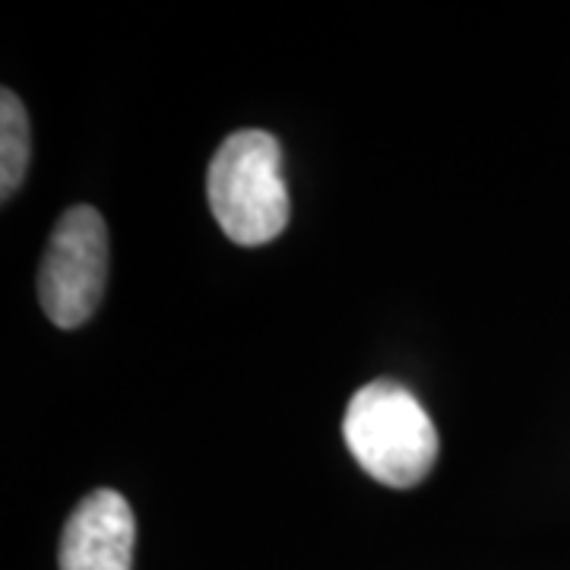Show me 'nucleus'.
Segmentation results:
<instances>
[{"instance_id":"obj_4","label":"nucleus","mask_w":570,"mask_h":570,"mask_svg":"<svg viewBox=\"0 0 570 570\" xmlns=\"http://www.w3.org/2000/svg\"><path fill=\"white\" fill-rule=\"evenodd\" d=\"M137 520L124 494L89 491L63 523L58 564L61 570H130Z\"/></svg>"},{"instance_id":"obj_3","label":"nucleus","mask_w":570,"mask_h":570,"mask_svg":"<svg viewBox=\"0 0 570 570\" xmlns=\"http://www.w3.org/2000/svg\"><path fill=\"white\" fill-rule=\"evenodd\" d=\"M108 283V228L99 209L70 206L63 213L39 266V302L51 324L82 326L102 302Z\"/></svg>"},{"instance_id":"obj_1","label":"nucleus","mask_w":570,"mask_h":570,"mask_svg":"<svg viewBox=\"0 0 570 570\" xmlns=\"http://www.w3.org/2000/svg\"><path fill=\"white\" fill-rule=\"evenodd\" d=\"M343 441L355 463L387 489H415L438 463L441 438L419 396L377 377L348 400Z\"/></svg>"},{"instance_id":"obj_5","label":"nucleus","mask_w":570,"mask_h":570,"mask_svg":"<svg viewBox=\"0 0 570 570\" xmlns=\"http://www.w3.org/2000/svg\"><path fill=\"white\" fill-rule=\"evenodd\" d=\"M32 156V134L20 96L13 89L0 92V197L3 204L20 190Z\"/></svg>"},{"instance_id":"obj_2","label":"nucleus","mask_w":570,"mask_h":570,"mask_svg":"<svg viewBox=\"0 0 570 570\" xmlns=\"http://www.w3.org/2000/svg\"><path fill=\"white\" fill-rule=\"evenodd\" d=\"M206 197L216 223L242 247L269 245L288 225L283 146L266 130H235L206 171Z\"/></svg>"}]
</instances>
